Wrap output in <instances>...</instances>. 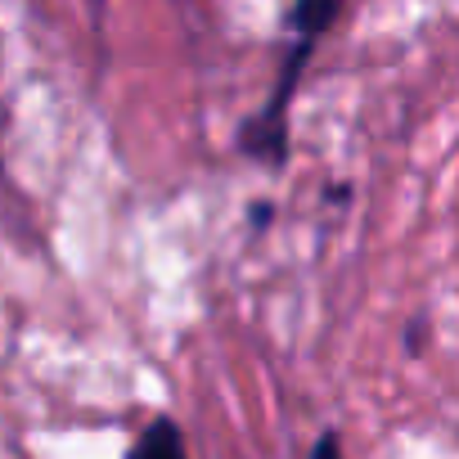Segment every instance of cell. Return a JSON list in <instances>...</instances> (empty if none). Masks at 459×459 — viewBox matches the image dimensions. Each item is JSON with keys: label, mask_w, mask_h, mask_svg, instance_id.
<instances>
[{"label": "cell", "mask_w": 459, "mask_h": 459, "mask_svg": "<svg viewBox=\"0 0 459 459\" xmlns=\"http://www.w3.org/2000/svg\"><path fill=\"white\" fill-rule=\"evenodd\" d=\"M311 50H316V41H302V37L293 41V50H289L284 68H280V82H275L266 108H262L257 117L244 122V131H239V149H244L248 158L271 162V167H280V162L289 158V100H293V91H298V77H302Z\"/></svg>", "instance_id": "obj_1"}, {"label": "cell", "mask_w": 459, "mask_h": 459, "mask_svg": "<svg viewBox=\"0 0 459 459\" xmlns=\"http://www.w3.org/2000/svg\"><path fill=\"white\" fill-rule=\"evenodd\" d=\"M338 14H342V0H293L289 23H293V32H298L302 41H320V37L333 28Z\"/></svg>", "instance_id": "obj_2"}, {"label": "cell", "mask_w": 459, "mask_h": 459, "mask_svg": "<svg viewBox=\"0 0 459 459\" xmlns=\"http://www.w3.org/2000/svg\"><path fill=\"white\" fill-rule=\"evenodd\" d=\"M131 459H185V441H180V428L171 419H153L140 441L131 446Z\"/></svg>", "instance_id": "obj_3"}, {"label": "cell", "mask_w": 459, "mask_h": 459, "mask_svg": "<svg viewBox=\"0 0 459 459\" xmlns=\"http://www.w3.org/2000/svg\"><path fill=\"white\" fill-rule=\"evenodd\" d=\"M311 459H342V446H338V437H333V432H325V437L316 441Z\"/></svg>", "instance_id": "obj_4"}, {"label": "cell", "mask_w": 459, "mask_h": 459, "mask_svg": "<svg viewBox=\"0 0 459 459\" xmlns=\"http://www.w3.org/2000/svg\"><path fill=\"white\" fill-rule=\"evenodd\" d=\"M266 221H271V203H257V207H253V225L262 230Z\"/></svg>", "instance_id": "obj_5"}]
</instances>
